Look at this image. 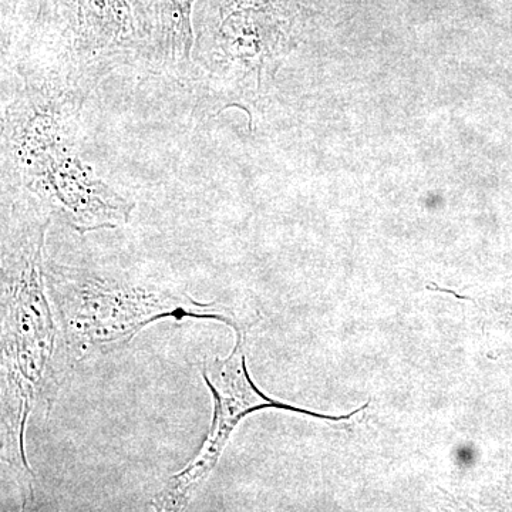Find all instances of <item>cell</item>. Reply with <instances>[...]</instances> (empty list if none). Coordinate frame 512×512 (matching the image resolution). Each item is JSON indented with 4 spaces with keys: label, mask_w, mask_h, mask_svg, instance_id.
I'll use <instances>...</instances> for the list:
<instances>
[{
    "label": "cell",
    "mask_w": 512,
    "mask_h": 512,
    "mask_svg": "<svg viewBox=\"0 0 512 512\" xmlns=\"http://www.w3.org/2000/svg\"><path fill=\"white\" fill-rule=\"evenodd\" d=\"M2 197V464L28 508L36 483L29 419L36 410L49 419L74 359L47 292L52 214L28 191L2 188Z\"/></svg>",
    "instance_id": "1"
},
{
    "label": "cell",
    "mask_w": 512,
    "mask_h": 512,
    "mask_svg": "<svg viewBox=\"0 0 512 512\" xmlns=\"http://www.w3.org/2000/svg\"><path fill=\"white\" fill-rule=\"evenodd\" d=\"M156 43V92L188 104L198 0H150Z\"/></svg>",
    "instance_id": "7"
},
{
    "label": "cell",
    "mask_w": 512,
    "mask_h": 512,
    "mask_svg": "<svg viewBox=\"0 0 512 512\" xmlns=\"http://www.w3.org/2000/svg\"><path fill=\"white\" fill-rule=\"evenodd\" d=\"M235 348L227 357H207L201 362V376L214 397V416L204 443L191 458L190 463L173 477L168 478L160 491L153 497L151 508L154 511H181L191 503L194 495L210 478L212 471L220 463L222 453L227 447L231 434L242 419L262 409H281L288 412L306 414L332 421L348 420L353 414L366 409H357L349 416H323L311 410L299 409L291 404L278 402L265 396L252 382L248 373L245 336L247 333H235Z\"/></svg>",
    "instance_id": "6"
},
{
    "label": "cell",
    "mask_w": 512,
    "mask_h": 512,
    "mask_svg": "<svg viewBox=\"0 0 512 512\" xmlns=\"http://www.w3.org/2000/svg\"><path fill=\"white\" fill-rule=\"evenodd\" d=\"M0 25H2V45L8 42L10 32H12L13 22H15L16 13H18L20 0H0Z\"/></svg>",
    "instance_id": "8"
},
{
    "label": "cell",
    "mask_w": 512,
    "mask_h": 512,
    "mask_svg": "<svg viewBox=\"0 0 512 512\" xmlns=\"http://www.w3.org/2000/svg\"><path fill=\"white\" fill-rule=\"evenodd\" d=\"M332 0H198L188 104L192 116L241 109L254 123L275 47L288 46Z\"/></svg>",
    "instance_id": "3"
},
{
    "label": "cell",
    "mask_w": 512,
    "mask_h": 512,
    "mask_svg": "<svg viewBox=\"0 0 512 512\" xmlns=\"http://www.w3.org/2000/svg\"><path fill=\"white\" fill-rule=\"evenodd\" d=\"M2 69L84 104L124 106L156 90L150 0H20Z\"/></svg>",
    "instance_id": "2"
},
{
    "label": "cell",
    "mask_w": 512,
    "mask_h": 512,
    "mask_svg": "<svg viewBox=\"0 0 512 512\" xmlns=\"http://www.w3.org/2000/svg\"><path fill=\"white\" fill-rule=\"evenodd\" d=\"M77 147L76 133L40 138L2 168V188L28 191L79 235L128 224L136 204L101 180Z\"/></svg>",
    "instance_id": "5"
},
{
    "label": "cell",
    "mask_w": 512,
    "mask_h": 512,
    "mask_svg": "<svg viewBox=\"0 0 512 512\" xmlns=\"http://www.w3.org/2000/svg\"><path fill=\"white\" fill-rule=\"evenodd\" d=\"M46 285L74 362L131 342L161 319L217 320L247 333L255 319L221 302L202 303L188 293L138 286L73 271L46 261Z\"/></svg>",
    "instance_id": "4"
}]
</instances>
